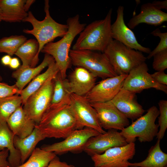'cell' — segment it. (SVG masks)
Returning <instances> with one entry per match:
<instances>
[{"mask_svg": "<svg viewBox=\"0 0 167 167\" xmlns=\"http://www.w3.org/2000/svg\"><path fill=\"white\" fill-rule=\"evenodd\" d=\"M100 134L97 131L90 128L76 130L62 141L51 144L44 145L41 148L47 152H53L56 155L69 152L79 153L83 151L84 148L90 138Z\"/></svg>", "mask_w": 167, "mask_h": 167, "instance_id": "cell-9", "label": "cell"}, {"mask_svg": "<svg viewBox=\"0 0 167 167\" xmlns=\"http://www.w3.org/2000/svg\"><path fill=\"white\" fill-rule=\"evenodd\" d=\"M45 138V136L36 127L30 135L24 138H21L15 135L14 144L20 152L21 164L29 158L38 143Z\"/></svg>", "mask_w": 167, "mask_h": 167, "instance_id": "cell-23", "label": "cell"}, {"mask_svg": "<svg viewBox=\"0 0 167 167\" xmlns=\"http://www.w3.org/2000/svg\"><path fill=\"white\" fill-rule=\"evenodd\" d=\"M2 21L0 11V23Z\"/></svg>", "mask_w": 167, "mask_h": 167, "instance_id": "cell-43", "label": "cell"}, {"mask_svg": "<svg viewBox=\"0 0 167 167\" xmlns=\"http://www.w3.org/2000/svg\"><path fill=\"white\" fill-rule=\"evenodd\" d=\"M127 76L121 75L103 79L84 96L90 103L110 101L122 88Z\"/></svg>", "mask_w": 167, "mask_h": 167, "instance_id": "cell-14", "label": "cell"}, {"mask_svg": "<svg viewBox=\"0 0 167 167\" xmlns=\"http://www.w3.org/2000/svg\"><path fill=\"white\" fill-rule=\"evenodd\" d=\"M70 105L76 120L77 129L88 127L101 134L106 132L100 125L95 109L85 96L71 94Z\"/></svg>", "mask_w": 167, "mask_h": 167, "instance_id": "cell-10", "label": "cell"}, {"mask_svg": "<svg viewBox=\"0 0 167 167\" xmlns=\"http://www.w3.org/2000/svg\"><path fill=\"white\" fill-rule=\"evenodd\" d=\"M69 56L72 65L83 67L97 77L104 79L118 75L103 53L71 49Z\"/></svg>", "mask_w": 167, "mask_h": 167, "instance_id": "cell-6", "label": "cell"}, {"mask_svg": "<svg viewBox=\"0 0 167 167\" xmlns=\"http://www.w3.org/2000/svg\"><path fill=\"white\" fill-rule=\"evenodd\" d=\"M91 104L95 109L100 125L103 129L121 131L130 125L129 119L110 101Z\"/></svg>", "mask_w": 167, "mask_h": 167, "instance_id": "cell-13", "label": "cell"}, {"mask_svg": "<svg viewBox=\"0 0 167 167\" xmlns=\"http://www.w3.org/2000/svg\"><path fill=\"white\" fill-rule=\"evenodd\" d=\"M25 1V0H0L2 21L10 23L23 21L28 15L24 8Z\"/></svg>", "mask_w": 167, "mask_h": 167, "instance_id": "cell-22", "label": "cell"}, {"mask_svg": "<svg viewBox=\"0 0 167 167\" xmlns=\"http://www.w3.org/2000/svg\"><path fill=\"white\" fill-rule=\"evenodd\" d=\"M49 0H45L44 11L45 15L43 20H38L32 12L29 11L27 16L23 21L29 22L32 26V29H24L23 32L33 35L36 39L39 46L37 54L38 56L45 45L53 42L57 37H63L66 34L68 29L67 24L59 23L51 17L49 11Z\"/></svg>", "mask_w": 167, "mask_h": 167, "instance_id": "cell-4", "label": "cell"}, {"mask_svg": "<svg viewBox=\"0 0 167 167\" xmlns=\"http://www.w3.org/2000/svg\"><path fill=\"white\" fill-rule=\"evenodd\" d=\"M151 34L154 36H158L160 38V41L154 49L149 54L146 58L150 59L157 53L167 49V32H162L157 28L152 31Z\"/></svg>", "mask_w": 167, "mask_h": 167, "instance_id": "cell-33", "label": "cell"}, {"mask_svg": "<svg viewBox=\"0 0 167 167\" xmlns=\"http://www.w3.org/2000/svg\"><path fill=\"white\" fill-rule=\"evenodd\" d=\"M140 11L138 15L133 16L128 23V27L130 29H134L141 23L157 26L167 21V13L156 8L152 3L142 4Z\"/></svg>", "mask_w": 167, "mask_h": 167, "instance_id": "cell-19", "label": "cell"}, {"mask_svg": "<svg viewBox=\"0 0 167 167\" xmlns=\"http://www.w3.org/2000/svg\"><path fill=\"white\" fill-rule=\"evenodd\" d=\"M151 75L152 78L157 83L167 85V75L164 71H156Z\"/></svg>", "mask_w": 167, "mask_h": 167, "instance_id": "cell-36", "label": "cell"}, {"mask_svg": "<svg viewBox=\"0 0 167 167\" xmlns=\"http://www.w3.org/2000/svg\"><path fill=\"white\" fill-rule=\"evenodd\" d=\"M46 167H75V166L68 164L66 162L61 161L59 158L56 156Z\"/></svg>", "mask_w": 167, "mask_h": 167, "instance_id": "cell-37", "label": "cell"}, {"mask_svg": "<svg viewBox=\"0 0 167 167\" xmlns=\"http://www.w3.org/2000/svg\"><path fill=\"white\" fill-rule=\"evenodd\" d=\"M14 136L6 122H0V151L6 148L8 149L10 154L7 161L9 166L12 167L21 164L20 152L15 148L14 144Z\"/></svg>", "mask_w": 167, "mask_h": 167, "instance_id": "cell-24", "label": "cell"}, {"mask_svg": "<svg viewBox=\"0 0 167 167\" xmlns=\"http://www.w3.org/2000/svg\"><path fill=\"white\" fill-rule=\"evenodd\" d=\"M20 65L18 59L16 58H11L9 66L12 69H17L19 67Z\"/></svg>", "mask_w": 167, "mask_h": 167, "instance_id": "cell-40", "label": "cell"}, {"mask_svg": "<svg viewBox=\"0 0 167 167\" xmlns=\"http://www.w3.org/2000/svg\"><path fill=\"white\" fill-rule=\"evenodd\" d=\"M22 104L21 97L15 94L0 100V122H6Z\"/></svg>", "mask_w": 167, "mask_h": 167, "instance_id": "cell-30", "label": "cell"}, {"mask_svg": "<svg viewBox=\"0 0 167 167\" xmlns=\"http://www.w3.org/2000/svg\"><path fill=\"white\" fill-rule=\"evenodd\" d=\"M47 70L34 78L28 85L21 90L19 95L21 97L22 105L28 98L39 89L50 77L54 76L59 72V69L55 60L50 63Z\"/></svg>", "mask_w": 167, "mask_h": 167, "instance_id": "cell-25", "label": "cell"}, {"mask_svg": "<svg viewBox=\"0 0 167 167\" xmlns=\"http://www.w3.org/2000/svg\"><path fill=\"white\" fill-rule=\"evenodd\" d=\"M112 9L104 19L94 21L86 26L72 47L75 50H90L103 53L113 39L111 26Z\"/></svg>", "mask_w": 167, "mask_h": 167, "instance_id": "cell-3", "label": "cell"}, {"mask_svg": "<svg viewBox=\"0 0 167 167\" xmlns=\"http://www.w3.org/2000/svg\"><path fill=\"white\" fill-rule=\"evenodd\" d=\"M54 60L52 56L45 54L42 62L36 67H31L20 66L12 74V77L16 81L15 85L21 91L26 85L39 75L43 69L48 66Z\"/></svg>", "mask_w": 167, "mask_h": 167, "instance_id": "cell-21", "label": "cell"}, {"mask_svg": "<svg viewBox=\"0 0 167 167\" xmlns=\"http://www.w3.org/2000/svg\"><path fill=\"white\" fill-rule=\"evenodd\" d=\"M54 76L49 78L23 105L24 112L36 124L39 123L50 104L54 89L53 78Z\"/></svg>", "mask_w": 167, "mask_h": 167, "instance_id": "cell-8", "label": "cell"}, {"mask_svg": "<svg viewBox=\"0 0 167 167\" xmlns=\"http://www.w3.org/2000/svg\"><path fill=\"white\" fill-rule=\"evenodd\" d=\"M35 127L46 138L56 139H64L77 130L76 120L70 104L49 105Z\"/></svg>", "mask_w": 167, "mask_h": 167, "instance_id": "cell-1", "label": "cell"}, {"mask_svg": "<svg viewBox=\"0 0 167 167\" xmlns=\"http://www.w3.org/2000/svg\"><path fill=\"white\" fill-rule=\"evenodd\" d=\"M136 94L122 88L110 101L120 112L132 120L143 115L145 111L138 102Z\"/></svg>", "mask_w": 167, "mask_h": 167, "instance_id": "cell-18", "label": "cell"}, {"mask_svg": "<svg viewBox=\"0 0 167 167\" xmlns=\"http://www.w3.org/2000/svg\"><path fill=\"white\" fill-rule=\"evenodd\" d=\"M148 70L145 62L132 69L125 79L122 88L136 93L144 89L154 88L167 94V86L156 81L148 72Z\"/></svg>", "mask_w": 167, "mask_h": 167, "instance_id": "cell-12", "label": "cell"}, {"mask_svg": "<svg viewBox=\"0 0 167 167\" xmlns=\"http://www.w3.org/2000/svg\"><path fill=\"white\" fill-rule=\"evenodd\" d=\"M159 114L157 107L152 106L146 114L121 131V134L127 143H134L136 138L140 142L152 141L158 132L159 127L155 123V121Z\"/></svg>", "mask_w": 167, "mask_h": 167, "instance_id": "cell-7", "label": "cell"}, {"mask_svg": "<svg viewBox=\"0 0 167 167\" xmlns=\"http://www.w3.org/2000/svg\"><path fill=\"white\" fill-rule=\"evenodd\" d=\"M39 48L38 42L34 39L27 40L19 47L15 54L21 60V66L35 67L39 61L37 55Z\"/></svg>", "mask_w": 167, "mask_h": 167, "instance_id": "cell-26", "label": "cell"}, {"mask_svg": "<svg viewBox=\"0 0 167 167\" xmlns=\"http://www.w3.org/2000/svg\"><path fill=\"white\" fill-rule=\"evenodd\" d=\"M6 122L14 135L21 138L30 135L36 125L35 122L27 115L22 106L10 116Z\"/></svg>", "mask_w": 167, "mask_h": 167, "instance_id": "cell-20", "label": "cell"}, {"mask_svg": "<svg viewBox=\"0 0 167 167\" xmlns=\"http://www.w3.org/2000/svg\"><path fill=\"white\" fill-rule=\"evenodd\" d=\"M127 144L120 132L115 129L109 130L104 133L90 138L86 143L83 151L91 156L102 154L111 148L124 146Z\"/></svg>", "mask_w": 167, "mask_h": 167, "instance_id": "cell-15", "label": "cell"}, {"mask_svg": "<svg viewBox=\"0 0 167 167\" xmlns=\"http://www.w3.org/2000/svg\"><path fill=\"white\" fill-rule=\"evenodd\" d=\"M9 151L7 148L0 151V167H6L9 166L7 159L9 156Z\"/></svg>", "mask_w": 167, "mask_h": 167, "instance_id": "cell-38", "label": "cell"}, {"mask_svg": "<svg viewBox=\"0 0 167 167\" xmlns=\"http://www.w3.org/2000/svg\"><path fill=\"white\" fill-rule=\"evenodd\" d=\"M157 9L161 10L162 9L167 10V0L163 1H154L152 3Z\"/></svg>", "mask_w": 167, "mask_h": 167, "instance_id": "cell-39", "label": "cell"}, {"mask_svg": "<svg viewBox=\"0 0 167 167\" xmlns=\"http://www.w3.org/2000/svg\"><path fill=\"white\" fill-rule=\"evenodd\" d=\"M160 114L158 117V126L160 129L156 136L158 140L162 139L164 137L167 128V101L160 100L158 103Z\"/></svg>", "mask_w": 167, "mask_h": 167, "instance_id": "cell-32", "label": "cell"}, {"mask_svg": "<svg viewBox=\"0 0 167 167\" xmlns=\"http://www.w3.org/2000/svg\"><path fill=\"white\" fill-rule=\"evenodd\" d=\"M124 7L122 6H119L117 10L116 19L111 26L112 39L131 49L149 54L151 51L150 49L140 44L134 33L126 25L124 19Z\"/></svg>", "mask_w": 167, "mask_h": 167, "instance_id": "cell-16", "label": "cell"}, {"mask_svg": "<svg viewBox=\"0 0 167 167\" xmlns=\"http://www.w3.org/2000/svg\"><path fill=\"white\" fill-rule=\"evenodd\" d=\"M11 58V56L8 54L3 56L1 58V62L4 66H9Z\"/></svg>", "mask_w": 167, "mask_h": 167, "instance_id": "cell-41", "label": "cell"}, {"mask_svg": "<svg viewBox=\"0 0 167 167\" xmlns=\"http://www.w3.org/2000/svg\"><path fill=\"white\" fill-rule=\"evenodd\" d=\"M166 167H167V166Z\"/></svg>", "mask_w": 167, "mask_h": 167, "instance_id": "cell-45", "label": "cell"}, {"mask_svg": "<svg viewBox=\"0 0 167 167\" xmlns=\"http://www.w3.org/2000/svg\"><path fill=\"white\" fill-rule=\"evenodd\" d=\"M2 80V78L0 76V81Z\"/></svg>", "mask_w": 167, "mask_h": 167, "instance_id": "cell-44", "label": "cell"}, {"mask_svg": "<svg viewBox=\"0 0 167 167\" xmlns=\"http://www.w3.org/2000/svg\"><path fill=\"white\" fill-rule=\"evenodd\" d=\"M53 94L50 105H62L70 103L71 93L66 79H63L59 72L53 78Z\"/></svg>", "mask_w": 167, "mask_h": 167, "instance_id": "cell-28", "label": "cell"}, {"mask_svg": "<svg viewBox=\"0 0 167 167\" xmlns=\"http://www.w3.org/2000/svg\"><path fill=\"white\" fill-rule=\"evenodd\" d=\"M27 40V38L22 35L4 37L0 39V53L12 56Z\"/></svg>", "mask_w": 167, "mask_h": 167, "instance_id": "cell-31", "label": "cell"}, {"mask_svg": "<svg viewBox=\"0 0 167 167\" xmlns=\"http://www.w3.org/2000/svg\"><path fill=\"white\" fill-rule=\"evenodd\" d=\"M66 23L68 29L66 34L59 41L46 44L41 51L53 58L64 79L66 78L67 71L71 64L69 52L72 43L86 25L85 23H80L78 14L68 18Z\"/></svg>", "mask_w": 167, "mask_h": 167, "instance_id": "cell-2", "label": "cell"}, {"mask_svg": "<svg viewBox=\"0 0 167 167\" xmlns=\"http://www.w3.org/2000/svg\"><path fill=\"white\" fill-rule=\"evenodd\" d=\"M153 57V68L156 71H164L167 68V49L157 53Z\"/></svg>", "mask_w": 167, "mask_h": 167, "instance_id": "cell-34", "label": "cell"}, {"mask_svg": "<svg viewBox=\"0 0 167 167\" xmlns=\"http://www.w3.org/2000/svg\"><path fill=\"white\" fill-rule=\"evenodd\" d=\"M20 92L15 84L10 85L0 82V100L15 94L19 95Z\"/></svg>", "mask_w": 167, "mask_h": 167, "instance_id": "cell-35", "label": "cell"}, {"mask_svg": "<svg viewBox=\"0 0 167 167\" xmlns=\"http://www.w3.org/2000/svg\"><path fill=\"white\" fill-rule=\"evenodd\" d=\"M160 140L149 149L148 156L143 161L139 162L128 163L129 167H166L167 166V154L163 152L160 146Z\"/></svg>", "mask_w": 167, "mask_h": 167, "instance_id": "cell-27", "label": "cell"}, {"mask_svg": "<svg viewBox=\"0 0 167 167\" xmlns=\"http://www.w3.org/2000/svg\"><path fill=\"white\" fill-rule=\"evenodd\" d=\"M135 153L134 143L111 148L100 154L91 156L95 167H129L128 161Z\"/></svg>", "mask_w": 167, "mask_h": 167, "instance_id": "cell-11", "label": "cell"}, {"mask_svg": "<svg viewBox=\"0 0 167 167\" xmlns=\"http://www.w3.org/2000/svg\"><path fill=\"white\" fill-rule=\"evenodd\" d=\"M118 75H127L137 66L145 62L142 53L112 39L103 52Z\"/></svg>", "mask_w": 167, "mask_h": 167, "instance_id": "cell-5", "label": "cell"}, {"mask_svg": "<svg viewBox=\"0 0 167 167\" xmlns=\"http://www.w3.org/2000/svg\"><path fill=\"white\" fill-rule=\"evenodd\" d=\"M35 1L34 0H26L24 5V9L26 12H27L31 5Z\"/></svg>", "mask_w": 167, "mask_h": 167, "instance_id": "cell-42", "label": "cell"}, {"mask_svg": "<svg viewBox=\"0 0 167 167\" xmlns=\"http://www.w3.org/2000/svg\"><path fill=\"white\" fill-rule=\"evenodd\" d=\"M56 156L53 152L36 148L26 162L14 167H46ZM6 167H12L8 166Z\"/></svg>", "mask_w": 167, "mask_h": 167, "instance_id": "cell-29", "label": "cell"}, {"mask_svg": "<svg viewBox=\"0 0 167 167\" xmlns=\"http://www.w3.org/2000/svg\"><path fill=\"white\" fill-rule=\"evenodd\" d=\"M97 77L86 69L76 66L66 79L70 93L84 96L96 84Z\"/></svg>", "mask_w": 167, "mask_h": 167, "instance_id": "cell-17", "label": "cell"}]
</instances>
